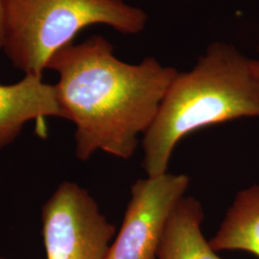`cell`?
I'll return each instance as SVG.
<instances>
[{
  "instance_id": "5b68a950",
  "label": "cell",
  "mask_w": 259,
  "mask_h": 259,
  "mask_svg": "<svg viewBox=\"0 0 259 259\" xmlns=\"http://www.w3.org/2000/svg\"><path fill=\"white\" fill-rule=\"evenodd\" d=\"M189 183L187 175L168 172L139 179L107 259H157L167 222Z\"/></svg>"
},
{
  "instance_id": "7a4b0ae2",
  "label": "cell",
  "mask_w": 259,
  "mask_h": 259,
  "mask_svg": "<svg viewBox=\"0 0 259 259\" xmlns=\"http://www.w3.org/2000/svg\"><path fill=\"white\" fill-rule=\"evenodd\" d=\"M253 59L216 41L194 67L178 72L157 117L142 140L147 176L166 173L177 144L197 130L244 117H259V75Z\"/></svg>"
},
{
  "instance_id": "3957f363",
  "label": "cell",
  "mask_w": 259,
  "mask_h": 259,
  "mask_svg": "<svg viewBox=\"0 0 259 259\" xmlns=\"http://www.w3.org/2000/svg\"><path fill=\"white\" fill-rule=\"evenodd\" d=\"M147 21L143 10L124 0H8L3 50L24 74L42 77L51 58L84 28L104 24L135 35Z\"/></svg>"
},
{
  "instance_id": "9c48e42d",
  "label": "cell",
  "mask_w": 259,
  "mask_h": 259,
  "mask_svg": "<svg viewBox=\"0 0 259 259\" xmlns=\"http://www.w3.org/2000/svg\"><path fill=\"white\" fill-rule=\"evenodd\" d=\"M8 0H0V51L4 49L7 31Z\"/></svg>"
},
{
  "instance_id": "52a82bcc",
  "label": "cell",
  "mask_w": 259,
  "mask_h": 259,
  "mask_svg": "<svg viewBox=\"0 0 259 259\" xmlns=\"http://www.w3.org/2000/svg\"><path fill=\"white\" fill-rule=\"evenodd\" d=\"M201 203L185 196L171 214L157 250V259H222L202 232Z\"/></svg>"
},
{
  "instance_id": "8992f818",
  "label": "cell",
  "mask_w": 259,
  "mask_h": 259,
  "mask_svg": "<svg viewBox=\"0 0 259 259\" xmlns=\"http://www.w3.org/2000/svg\"><path fill=\"white\" fill-rule=\"evenodd\" d=\"M47 117L64 118L55 84L33 75L18 83H0V150L18 138L27 122Z\"/></svg>"
},
{
  "instance_id": "277c9868",
  "label": "cell",
  "mask_w": 259,
  "mask_h": 259,
  "mask_svg": "<svg viewBox=\"0 0 259 259\" xmlns=\"http://www.w3.org/2000/svg\"><path fill=\"white\" fill-rule=\"evenodd\" d=\"M47 259H107L115 227L80 185L65 182L42 207Z\"/></svg>"
},
{
  "instance_id": "6da1fadb",
  "label": "cell",
  "mask_w": 259,
  "mask_h": 259,
  "mask_svg": "<svg viewBox=\"0 0 259 259\" xmlns=\"http://www.w3.org/2000/svg\"><path fill=\"white\" fill-rule=\"evenodd\" d=\"M47 68L59 74L58 100L64 118L74 123L76 157L83 161L98 150L133 157L179 72L154 57L125 63L102 36L64 47Z\"/></svg>"
},
{
  "instance_id": "8fae6325",
  "label": "cell",
  "mask_w": 259,
  "mask_h": 259,
  "mask_svg": "<svg viewBox=\"0 0 259 259\" xmlns=\"http://www.w3.org/2000/svg\"><path fill=\"white\" fill-rule=\"evenodd\" d=\"M0 259H3V258H1V257H0Z\"/></svg>"
},
{
  "instance_id": "30bf717a",
  "label": "cell",
  "mask_w": 259,
  "mask_h": 259,
  "mask_svg": "<svg viewBox=\"0 0 259 259\" xmlns=\"http://www.w3.org/2000/svg\"><path fill=\"white\" fill-rule=\"evenodd\" d=\"M253 67H254V70H255V72H256V73L259 75V60H254V61H253Z\"/></svg>"
},
{
  "instance_id": "ba28073f",
  "label": "cell",
  "mask_w": 259,
  "mask_h": 259,
  "mask_svg": "<svg viewBox=\"0 0 259 259\" xmlns=\"http://www.w3.org/2000/svg\"><path fill=\"white\" fill-rule=\"evenodd\" d=\"M209 244L215 251L245 250L259 257V185L237 193Z\"/></svg>"
}]
</instances>
